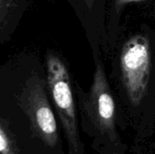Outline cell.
Instances as JSON below:
<instances>
[{"instance_id": "obj_1", "label": "cell", "mask_w": 155, "mask_h": 154, "mask_svg": "<svg viewBox=\"0 0 155 154\" xmlns=\"http://www.w3.org/2000/svg\"><path fill=\"white\" fill-rule=\"evenodd\" d=\"M46 87L62 124L70 154H83L75 103L66 65L54 53L46 54Z\"/></svg>"}, {"instance_id": "obj_2", "label": "cell", "mask_w": 155, "mask_h": 154, "mask_svg": "<svg viewBox=\"0 0 155 154\" xmlns=\"http://www.w3.org/2000/svg\"><path fill=\"white\" fill-rule=\"evenodd\" d=\"M82 111L91 127L102 137L117 143L115 125V103L105 71L96 61L93 84L87 94L80 95Z\"/></svg>"}, {"instance_id": "obj_3", "label": "cell", "mask_w": 155, "mask_h": 154, "mask_svg": "<svg viewBox=\"0 0 155 154\" xmlns=\"http://www.w3.org/2000/svg\"><path fill=\"white\" fill-rule=\"evenodd\" d=\"M45 86L46 84L34 74L26 80L17 101L29 120L34 135L47 147L54 148L59 142V135Z\"/></svg>"}, {"instance_id": "obj_4", "label": "cell", "mask_w": 155, "mask_h": 154, "mask_svg": "<svg viewBox=\"0 0 155 154\" xmlns=\"http://www.w3.org/2000/svg\"><path fill=\"white\" fill-rule=\"evenodd\" d=\"M121 71L124 89L131 103L139 105L147 92L151 75V45L146 35L135 34L124 45Z\"/></svg>"}, {"instance_id": "obj_5", "label": "cell", "mask_w": 155, "mask_h": 154, "mask_svg": "<svg viewBox=\"0 0 155 154\" xmlns=\"http://www.w3.org/2000/svg\"><path fill=\"white\" fill-rule=\"evenodd\" d=\"M0 154H19L15 141L0 118Z\"/></svg>"}, {"instance_id": "obj_6", "label": "cell", "mask_w": 155, "mask_h": 154, "mask_svg": "<svg viewBox=\"0 0 155 154\" xmlns=\"http://www.w3.org/2000/svg\"><path fill=\"white\" fill-rule=\"evenodd\" d=\"M15 6V0H0V32L5 28Z\"/></svg>"}, {"instance_id": "obj_7", "label": "cell", "mask_w": 155, "mask_h": 154, "mask_svg": "<svg viewBox=\"0 0 155 154\" xmlns=\"http://www.w3.org/2000/svg\"><path fill=\"white\" fill-rule=\"evenodd\" d=\"M146 0H115V8L116 11L119 12L124 5L132 4V3H140V2H144Z\"/></svg>"}, {"instance_id": "obj_8", "label": "cell", "mask_w": 155, "mask_h": 154, "mask_svg": "<svg viewBox=\"0 0 155 154\" xmlns=\"http://www.w3.org/2000/svg\"><path fill=\"white\" fill-rule=\"evenodd\" d=\"M84 3H85V5H87V7L88 8H92L93 7V5H94V0H84Z\"/></svg>"}, {"instance_id": "obj_9", "label": "cell", "mask_w": 155, "mask_h": 154, "mask_svg": "<svg viewBox=\"0 0 155 154\" xmlns=\"http://www.w3.org/2000/svg\"><path fill=\"white\" fill-rule=\"evenodd\" d=\"M111 154H120V153H116V152H114V153H111Z\"/></svg>"}]
</instances>
